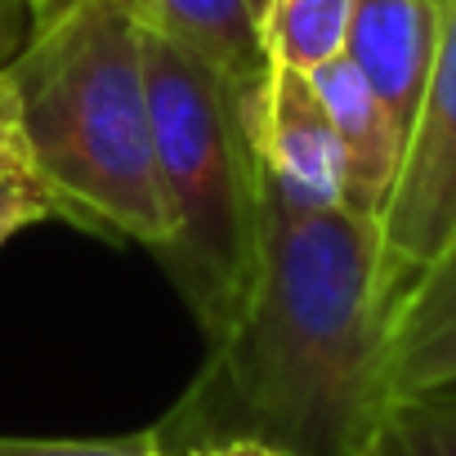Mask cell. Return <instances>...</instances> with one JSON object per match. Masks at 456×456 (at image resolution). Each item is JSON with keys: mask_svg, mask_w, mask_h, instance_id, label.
Wrapping results in <instances>:
<instances>
[{"mask_svg": "<svg viewBox=\"0 0 456 456\" xmlns=\"http://www.w3.org/2000/svg\"><path fill=\"white\" fill-rule=\"evenodd\" d=\"M389 314L380 219L305 201L260 170L256 260L179 425L251 434L291 456H362L394 403Z\"/></svg>", "mask_w": 456, "mask_h": 456, "instance_id": "cell-1", "label": "cell"}, {"mask_svg": "<svg viewBox=\"0 0 456 456\" xmlns=\"http://www.w3.org/2000/svg\"><path fill=\"white\" fill-rule=\"evenodd\" d=\"M5 72L54 219L166 251L170 224L152 157L143 28L117 0H77L32 28Z\"/></svg>", "mask_w": 456, "mask_h": 456, "instance_id": "cell-2", "label": "cell"}, {"mask_svg": "<svg viewBox=\"0 0 456 456\" xmlns=\"http://www.w3.org/2000/svg\"><path fill=\"white\" fill-rule=\"evenodd\" d=\"M152 157L170 224L166 265L201 331L215 336L233 314L256 260V148L242 94L192 54L143 32Z\"/></svg>", "mask_w": 456, "mask_h": 456, "instance_id": "cell-3", "label": "cell"}, {"mask_svg": "<svg viewBox=\"0 0 456 456\" xmlns=\"http://www.w3.org/2000/svg\"><path fill=\"white\" fill-rule=\"evenodd\" d=\"M380 233L394 291L456 247V0H443L434 68Z\"/></svg>", "mask_w": 456, "mask_h": 456, "instance_id": "cell-4", "label": "cell"}, {"mask_svg": "<svg viewBox=\"0 0 456 456\" xmlns=\"http://www.w3.org/2000/svg\"><path fill=\"white\" fill-rule=\"evenodd\" d=\"M247 134L265 175L318 206H349L345 152L309 72L273 68L242 94Z\"/></svg>", "mask_w": 456, "mask_h": 456, "instance_id": "cell-5", "label": "cell"}, {"mask_svg": "<svg viewBox=\"0 0 456 456\" xmlns=\"http://www.w3.org/2000/svg\"><path fill=\"white\" fill-rule=\"evenodd\" d=\"M443 28V0H354L345 54L380 94L403 139L411 134L434 50Z\"/></svg>", "mask_w": 456, "mask_h": 456, "instance_id": "cell-6", "label": "cell"}, {"mask_svg": "<svg viewBox=\"0 0 456 456\" xmlns=\"http://www.w3.org/2000/svg\"><path fill=\"white\" fill-rule=\"evenodd\" d=\"M309 81H314V90L336 126L340 152H345L349 206L371 219H385L398 170H403V152H407L398 121L389 117V108L380 103V94L367 86V77L354 68L349 54L318 63L309 72Z\"/></svg>", "mask_w": 456, "mask_h": 456, "instance_id": "cell-7", "label": "cell"}, {"mask_svg": "<svg viewBox=\"0 0 456 456\" xmlns=\"http://www.w3.org/2000/svg\"><path fill=\"white\" fill-rule=\"evenodd\" d=\"M117 5L148 37L192 54L238 94L256 90L273 72L251 0H117Z\"/></svg>", "mask_w": 456, "mask_h": 456, "instance_id": "cell-8", "label": "cell"}, {"mask_svg": "<svg viewBox=\"0 0 456 456\" xmlns=\"http://www.w3.org/2000/svg\"><path fill=\"white\" fill-rule=\"evenodd\" d=\"M456 385V247L394 291L389 394L425 398Z\"/></svg>", "mask_w": 456, "mask_h": 456, "instance_id": "cell-9", "label": "cell"}, {"mask_svg": "<svg viewBox=\"0 0 456 456\" xmlns=\"http://www.w3.org/2000/svg\"><path fill=\"white\" fill-rule=\"evenodd\" d=\"M349 19L354 0H269L260 14L269 63L314 72L318 63L345 54Z\"/></svg>", "mask_w": 456, "mask_h": 456, "instance_id": "cell-10", "label": "cell"}, {"mask_svg": "<svg viewBox=\"0 0 456 456\" xmlns=\"http://www.w3.org/2000/svg\"><path fill=\"white\" fill-rule=\"evenodd\" d=\"M371 447L380 456H456V403L443 394L394 398Z\"/></svg>", "mask_w": 456, "mask_h": 456, "instance_id": "cell-11", "label": "cell"}, {"mask_svg": "<svg viewBox=\"0 0 456 456\" xmlns=\"http://www.w3.org/2000/svg\"><path fill=\"white\" fill-rule=\"evenodd\" d=\"M0 456H175L157 429L134 438H14L0 434Z\"/></svg>", "mask_w": 456, "mask_h": 456, "instance_id": "cell-12", "label": "cell"}, {"mask_svg": "<svg viewBox=\"0 0 456 456\" xmlns=\"http://www.w3.org/2000/svg\"><path fill=\"white\" fill-rule=\"evenodd\" d=\"M41 219H54V201L41 188V179L37 175H0V247Z\"/></svg>", "mask_w": 456, "mask_h": 456, "instance_id": "cell-13", "label": "cell"}, {"mask_svg": "<svg viewBox=\"0 0 456 456\" xmlns=\"http://www.w3.org/2000/svg\"><path fill=\"white\" fill-rule=\"evenodd\" d=\"M0 175H32V152L23 134V108L10 72H0Z\"/></svg>", "mask_w": 456, "mask_h": 456, "instance_id": "cell-14", "label": "cell"}, {"mask_svg": "<svg viewBox=\"0 0 456 456\" xmlns=\"http://www.w3.org/2000/svg\"><path fill=\"white\" fill-rule=\"evenodd\" d=\"M28 37H32V10L23 0H0V72L19 59Z\"/></svg>", "mask_w": 456, "mask_h": 456, "instance_id": "cell-15", "label": "cell"}, {"mask_svg": "<svg viewBox=\"0 0 456 456\" xmlns=\"http://www.w3.org/2000/svg\"><path fill=\"white\" fill-rule=\"evenodd\" d=\"M175 456H291L265 438H251V434H233V438H215V443H197V447H183Z\"/></svg>", "mask_w": 456, "mask_h": 456, "instance_id": "cell-16", "label": "cell"}, {"mask_svg": "<svg viewBox=\"0 0 456 456\" xmlns=\"http://www.w3.org/2000/svg\"><path fill=\"white\" fill-rule=\"evenodd\" d=\"M23 5L32 10V28H37V23H41V19L50 14V5H54V0H23Z\"/></svg>", "mask_w": 456, "mask_h": 456, "instance_id": "cell-17", "label": "cell"}, {"mask_svg": "<svg viewBox=\"0 0 456 456\" xmlns=\"http://www.w3.org/2000/svg\"><path fill=\"white\" fill-rule=\"evenodd\" d=\"M72 5H77V0H54V5H50V14H45V19H41L37 28H45L50 19H59V14H63V10H72Z\"/></svg>", "mask_w": 456, "mask_h": 456, "instance_id": "cell-18", "label": "cell"}, {"mask_svg": "<svg viewBox=\"0 0 456 456\" xmlns=\"http://www.w3.org/2000/svg\"><path fill=\"white\" fill-rule=\"evenodd\" d=\"M251 5H256V14H265V5H269V0H251Z\"/></svg>", "mask_w": 456, "mask_h": 456, "instance_id": "cell-19", "label": "cell"}, {"mask_svg": "<svg viewBox=\"0 0 456 456\" xmlns=\"http://www.w3.org/2000/svg\"><path fill=\"white\" fill-rule=\"evenodd\" d=\"M443 398H452V403H456V385H452V389H443Z\"/></svg>", "mask_w": 456, "mask_h": 456, "instance_id": "cell-20", "label": "cell"}, {"mask_svg": "<svg viewBox=\"0 0 456 456\" xmlns=\"http://www.w3.org/2000/svg\"><path fill=\"white\" fill-rule=\"evenodd\" d=\"M362 456H380V452H376V447H367V452H362Z\"/></svg>", "mask_w": 456, "mask_h": 456, "instance_id": "cell-21", "label": "cell"}]
</instances>
